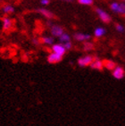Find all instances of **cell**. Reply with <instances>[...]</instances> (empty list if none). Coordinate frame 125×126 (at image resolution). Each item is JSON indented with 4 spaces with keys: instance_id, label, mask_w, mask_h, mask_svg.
Here are the masks:
<instances>
[{
    "instance_id": "2",
    "label": "cell",
    "mask_w": 125,
    "mask_h": 126,
    "mask_svg": "<svg viewBox=\"0 0 125 126\" xmlns=\"http://www.w3.org/2000/svg\"><path fill=\"white\" fill-rule=\"evenodd\" d=\"M94 58L91 56H85L78 59V64L80 67H85V66L90 65V63L93 62Z\"/></svg>"
},
{
    "instance_id": "15",
    "label": "cell",
    "mask_w": 125,
    "mask_h": 126,
    "mask_svg": "<svg viewBox=\"0 0 125 126\" xmlns=\"http://www.w3.org/2000/svg\"><path fill=\"white\" fill-rule=\"evenodd\" d=\"M58 39H59V41L61 42V44H63V43H65V42L71 41L70 35H69V34H67V33H65V32L62 34V35H61Z\"/></svg>"
},
{
    "instance_id": "23",
    "label": "cell",
    "mask_w": 125,
    "mask_h": 126,
    "mask_svg": "<svg viewBox=\"0 0 125 126\" xmlns=\"http://www.w3.org/2000/svg\"><path fill=\"white\" fill-rule=\"evenodd\" d=\"M50 3V0H40V4L42 5H49Z\"/></svg>"
},
{
    "instance_id": "5",
    "label": "cell",
    "mask_w": 125,
    "mask_h": 126,
    "mask_svg": "<svg viewBox=\"0 0 125 126\" xmlns=\"http://www.w3.org/2000/svg\"><path fill=\"white\" fill-rule=\"evenodd\" d=\"M50 32L53 35V37H56V38H59L61 35H62V34L64 33L63 29H62V27L54 24L50 27Z\"/></svg>"
},
{
    "instance_id": "24",
    "label": "cell",
    "mask_w": 125,
    "mask_h": 126,
    "mask_svg": "<svg viewBox=\"0 0 125 126\" xmlns=\"http://www.w3.org/2000/svg\"><path fill=\"white\" fill-rule=\"evenodd\" d=\"M62 1H64V2H67V3H70L72 2V0H62Z\"/></svg>"
},
{
    "instance_id": "22",
    "label": "cell",
    "mask_w": 125,
    "mask_h": 126,
    "mask_svg": "<svg viewBox=\"0 0 125 126\" xmlns=\"http://www.w3.org/2000/svg\"><path fill=\"white\" fill-rule=\"evenodd\" d=\"M32 43H33L35 46H39V44H40V39H37V38H34V39H32Z\"/></svg>"
},
{
    "instance_id": "4",
    "label": "cell",
    "mask_w": 125,
    "mask_h": 126,
    "mask_svg": "<svg viewBox=\"0 0 125 126\" xmlns=\"http://www.w3.org/2000/svg\"><path fill=\"white\" fill-rule=\"evenodd\" d=\"M52 51H53L54 53L62 56H64L66 49L64 48V47H63L62 44H54V45H52Z\"/></svg>"
},
{
    "instance_id": "7",
    "label": "cell",
    "mask_w": 125,
    "mask_h": 126,
    "mask_svg": "<svg viewBox=\"0 0 125 126\" xmlns=\"http://www.w3.org/2000/svg\"><path fill=\"white\" fill-rule=\"evenodd\" d=\"M36 12L42 15L44 17H46L47 19L48 20H52L53 18H55V15H54L53 13L51 12V11H49V10L46 9V8H43V7L39 8V9L36 10Z\"/></svg>"
},
{
    "instance_id": "1",
    "label": "cell",
    "mask_w": 125,
    "mask_h": 126,
    "mask_svg": "<svg viewBox=\"0 0 125 126\" xmlns=\"http://www.w3.org/2000/svg\"><path fill=\"white\" fill-rule=\"evenodd\" d=\"M96 14H97V15H98V17L100 18V20H101L103 22L108 23V22H111V16L106 12V11H104L101 8H96Z\"/></svg>"
},
{
    "instance_id": "9",
    "label": "cell",
    "mask_w": 125,
    "mask_h": 126,
    "mask_svg": "<svg viewBox=\"0 0 125 126\" xmlns=\"http://www.w3.org/2000/svg\"><path fill=\"white\" fill-rule=\"evenodd\" d=\"M90 68L91 69H95V70H98L101 71L102 69L104 68V63L102 62L101 60H99L98 58H94L93 62L90 63Z\"/></svg>"
},
{
    "instance_id": "20",
    "label": "cell",
    "mask_w": 125,
    "mask_h": 126,
    "mask_svg": "<svg viewBox=\"0 0 125 126\" xmlns=\"http://www.w3.org/2000/svg\"><path fill=\"white\" fill-rule=\"evenodd\" d=\"M115 29H116V31L119 32V33H123V32H124V31H125L124 27H123L122 24H116Z\"/></svg>"
},
{
    "instance_id": "12",
    "label": "cell",
    "mask_w": 125,
    "mask_h": 126,
    "mask_svg": "<svg viewBox=\"0 0 125 126\" xmlns=\"http://www.w3.org/2000/svg\"><path fill=\"white\" fill-rule=\"evenodd\" d=\"M104 67H106L107 70H110V71H113L114 69V67L116 66L115 63L112 60H106V61H104Z\"/></svg>"
},
{
    "instance_id": "19",
    "label": "cell",
    "mask_w": 125,
    "mask_h": 126,
    "mask_svg": "<svg viewBox=\"0 0 125 126\" xmlns=\"http://www.w3.org/2000/svg\"><path fill=\"white\" fill-rule=\"evenodd\" d=\"M118 6H119V3L113 2L112 4H111V10H112L113 13H115L116 14V12H117V10H118Z\"/></svg>"
},
{
    "instance_id": "6",
    "label": "cell",
    "mask_w": 125,
    "mask_h": 126,
    "mask_svg": "<svg viewBox=\"0 0 125 126\" xmlns=\"http://www.w3.org/2000/svg\"><path fill=\"white\" fill-rule=\"evenodd\" d=\"M73 38H74L75 40H77V41L79 42H82V41H88L90 39L91 36L89 35V34H86V33H81V32H77V33H74L73 35Z\"/></svg>"
},
{
    "instance_id": "18",
    "label": "cell",
    "mask_w": 125,
    "mask_h": 126,
    "mask_svg": "<svg viewBox=\"0 0 125 126\" xmlns=\"http://www.w3.org/2000/svg\"><path fill=\"white\" fill-rule=\"evenodd\" d=\"M78 2L82 5H91L93 4V0H78Z\"/></svg>"
},
{
    "instance_id": "10",
    "label": "cell",
    "mask_w": 125,
    "mask_h": 126,
    "mask_svg": "<svg viewBox=\"0 0 125 126\" xmlns=\"http://www.w3.org/2000/svg\"><path fill=\"white\" fill-rule=\"evenodd\" d=\"M2 25H3V29L5 31H7V30H10L13 26V22L12 20L8 18V17H5L3 18L2 20Z\"/></svg>"
},
{
    "instance_id": "3",
    "label": "cell",
    "mask_w": 125,
    "mask_h": 126,
    "mask_svg": "<svg viewBox=\"0 0 125 126\" xmlns=\"http://www.w3.org/2000/svg\"><path fill=\"white\" fill-rule=\"evenodd\" d=\"M112 74H113V76L115 78L116 80H122V79H123V77H124L125 73L123 67H121V66H115L114 69L112 71Z\"/></svg>"
},
{
    "instance_id": "16",
    "label": "cell",
    "mask_w": 125,
    "mask_h": 126,
    "mask_svg": "<svg viewBox=\"0 0 125 126\" xmlns=\"http://www.w3.org/2000/svg\"><path fill=\"white\" fill-rule=\"evenodd\" d=\"M116 14H120V15H125V4L124 3H120L119 6H118V10Z\"/></svg>"
},
{
    "instance_id": "8",
    "label": "cell",
    "mask_w": 125,
    "mask_h": 126,
    "mask_svg": "<svg viewBox=\"0 0 125 126\" xmlns=\"http://www.w3.org/2000/svg\"><path fill=\"white\" fill-rule=\"evenodd\" d=\"M62 56H59V55H57V54L52 52V53H50L49 55H48L47 62L49 63H57L62 60Z\"/></svg>"
},
{
    "instance_id": "25",
    "label": "cell",
    "mask_w": 125,
    "mask_h": 126,
    "mask_svg": "<svg viewBox=\"0 0 125 126\" xmlns=\"http://www.w3.org/2000/svg\"><path fill=\"white\" fill-rule=\"evenodd\" d=\"M124 1H125V0H124Z\"/></svg>"
},
{
    "instance_id": "14",
    "label": "cell",
    "mask_w": 125,
    "mask_h": 126,
    "mask_svg": "<svg viewBox=\"0 0 125 126\" xmlns=\"http://www.w3.org/2000/svg\"><path fill=\"white\" fill-rule=\"evenodd\" d=\"M2 12L4 14H13L15 12V7L11 5H5L2 7Z\"/></svg>"
},
{
    "instance_id": "11",
    "label": "cell",
    "mask_w": 125,
    "mask_h": 126,
    "mask_svg": "<svg viewBox=\"0 0 125 126\" xmlns=\"http://www.w3.org/2000/svg\"><path fill=\"white\" fill-rule=\"evenodd\" d=\"M106 33V30L102 28V27H97L94 31V35H95L96 38H101Z\"/></svg>"
},
{
    "instance_id": "13",
    "label": "cell",
    "mask_w": 125,
    "mask_h": 126,
    "mask_svg": "<svg viewBox=\"0 0 125 126\" xmlns=\"http://www.w3.org/2000/svg\"><path fill=\"white\" fill-rule=\"evenodd\" d=\"M40 41L42 42L45 45H54V42H55V39H54V37H42V39H40Z\"/></svg>"
},
{
    "instance_id": "21",
    "label": "cell",
    "mask_w": 125,
    "mask_h": 126,
    "mask_svg": "<svg viewBox=\"0 0 125 126\" xmlns=\"http://www.w3.org/2000/svg\"><path fill=\"white\" fill-rule=\"evenodd\" d=\"M62 45H63V47H64V48L66 49V51H67V50H70V49L72 48V43H71V41L65 42V43H63Z\"/></svg>"
},
{
    "instance_id": "17",
    "label": "cell",
    "mask_w": 125,
    "mask_h": 126,
    "mask_svg": "<svg viewBox=\"0 0 125 126\" xmlns=\"http://www.w3.org/2000/svg\"><path fill=\"white\" fill-rule=\"evenodd\" d=\"M94 47L93 44L91 43V42H88V41H85L84 45H83V48H84V50L86 51H90L92 50Z\"/></svg>"
}]
</instances>
